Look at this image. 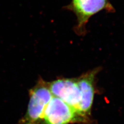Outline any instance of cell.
<instances>
[{
	"label": "cell",
	"instance_id": "3",
	"mask_svg": "<svg viewBox=\"0 0 124 124\" xmlns=\"http://www.w3.org/2000/svg\"><path fill=\"white\" fill-rule=\"evenodd\" d=\"M87 121L64 101L53 96L46 108L41 124H68Z\"/></svg>",
	"mask_w": 124,
	"mask_h": 124
},
{
	"label": "cell",
	"instance_id": "4",
	"mask_svg": "<svg viewBox=\"0 0 124 124\" xmlns=\"http://www.w3.org/2000/svg\"><path fill=\"white\" fill-rule=\"evenodd\" d=\"M49 88L53 96L62 99L78 113L81 116L80 106L81 94L77 78H59L49 82Z\"/></svg>",
	"mask_w": 124,
	"mask_h": 124
},
{
	"label": "cell",
	"instance_id": "2",
	"mask_svg": "<svg viewBox=\"0 0 124 124\" xmlns=\"http://www.w3.org/2000/svg\"><path fill=\"white\" fill-rule=\"evenodd\" d=\"M66 9L73 11L77 18L75 32L79 35L86 33V25L93 15L102 10H114L108 0H72Z\"/></svg>",
	"mask_w": 124,
	"mask_h": 124
},
{
	"label": "cell",
	"instance_id": "1",
	"mask_svg": "<svg viewBox=\"0 0 124 124\" xmlns=\"http://www.w3.org/2000/svg\"><path fill=\"white\" fill-rule=\"evenodd\" d=\"M30 100L26 113L21 121V124H40L46 108L53 95L49 82L42 78L29 92Z\"/></svg>",
	"mask_w": 124,
	"mask_h": 124
},
{
	"label": "cell",
	"instance_id": "5",
	"mask_svg": "<svg viewBox=\"0 0 124 124\" xmlns=\"http://www.w3.org/2000/svg\"><path fill=\"white\" fill-rule=\"evenodd\" d=\"M100 70L99 67L96 68L77 78L81 94L80 112L81 115L87 119L91 115L96 93L95 80Z\"/></svg>",
	"mask_w": 124,
	"mask_h": 124
}]
</instances>
